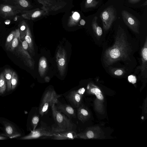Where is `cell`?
Masks as SVG:
<instances>
[{
    "label": "cell",
    "mask_w": 147,
    "mask_h": 147,
    "mask_svg": "<svg viewBox=\"0 0 147 147\" xmlns=\"http://www.w3.org/2000/svg\"><path fill=\"white\" fill-rule=\"evenodd\" d=\"M131 51L127 37L124 34L117 36L113 45L107 49L104 55L105 66H109L118 61L128 59Z\"/></svg>",
    "instance_id": "obj_1"
},
{
    "label": "cell",
    "mask_w": 147,
    "mask_h": 147,
    "mask_svg": "<svg viewBox=\"0 0 147 147\" xmlns=\"http://www.w3.org/2000/svg\"><path fill=\"white\" fill-rule=\"evenodd\" d=\"M61 95H58L52 89L46 91L44 93L39 107V112L42 116L47 114L50 107L53 104H57L59 101L58 98Z\"/></svg>",
    "instance_id": "obj_2"
},
{
    "label": "cell",
    "mask_w": 147,
    "mask_h": 147,
    "mask_svg": "<svg viewBox=\"0 0 147 147\" xmlns=\"http://www.w3.org/2000/svg\"><path fill=\"white\" fill-rule=\"evenodd\" d=\"M54 120L57 125V127L62 131L74 130L75 125L66 116L57 110L55 104L51 107Z\"/></svg>",
    "instance_id": "obj_3"
},
{
    "label": "cell",
    "mask_w": 147,
    "mask_h": 147,
    "mask_svg": "<svg viewBox=\"0 0 147 147\" xmlns=\"http://www.w3.org/2000/svg\"><path fill=\"white\" fill-rule=\"evenodd\" d=\"M62 131L56 127H51L46 125L40 126L32 131L29 134L21 138V140L36 139L43 136H53Z\"/></svg>",
    "instance_id": "obj_4"
},
{
    "label": "cell",
    "mask_w": 147,
    "mask_h": 147,
    "mask_svg": "<svg viewBox=\"0 0 147 147\" xmlns=\"http://www.w3.org/2000/svg\"><path fill=\"white\" fill-rule=\"evenodd\" d=\"M22 9L15 6L6 4L0 5V16L3 18L14 16L21 13Z\"/></svg>",
    "instance_id": "obj_5"
},
{
    "label": "cell",
    "mask_w": 147,
    "mask_h": 147,
    "mask_svg": "<svg viewBox=\"0 0 147 147\" xmlns=\"http://www.w3.org/2000/svg\"><path fill=\"white\" fill-rule=\"evenodd\" d=\"M56 61L61 75L64 74L66 65V54L64 49L59 47L56 55Z\"/></svg>",
    "instance_id": "obj_6"
},
{
    "label": "cell",
    "mask_w": 147,
    "mask_h": 147,
    "mask_svg": "<svg viewBox=\"0 0 147 147\" xmlns=\"http://www.w3.org/2000/svg\"><path fill=\"white\" fill-rule=\"evenodd\" d=\"M85 91V89L83 88L77 90H74L70 92L67 96L68 100L76 107H78L81 103L82 95Z\"/></svg>",
    "instance_id": "obj_7"
},
{
    "label": "cell",
    "mask_w": 147,
    "mask_h": 147,
    "mask_svg": "<svg viewBox=\"0 0 147 147\" xmlns=\"http://www.w3.org/2000/svg\"><path fill=\"white\" fill-rule=\"evenodd\" d=\"M15 49L17 55L22 60L26 65L32 67L34 65L32 59L28 52L23 48L22 45L19 44Z\"/></svg>",
    "instance_id": "obj_8"
},
{
    "label": "cell",
    "mask_w": 147,
    "mask_h": 147,
    "mask_svg": "<svg viewBox=\"0 0 147 147\" xmlns=\"http://www.w3.org/2000/svg\"><path fill=\"white\" fill-rule=\"evenodd\" d=\"M142 64L137 69H140L141 71V76L146 77L147 76V38L146 37L144 45L141 51Z\"/></svg>",
    "instance_id": "obj_9"
},
{
    "label": "cell",
    "mask_w": 147,
    "mask_h": 147,
    "mask_svg": "<svg viewBox=\"0 0 147 147\" xmlns=\"http://www.w3.org/2000/svg\"><path fill=\"white\" fill-rule=\"evenodd\" d=\"M42 5V8L47 13L49 11H55L61 8V5L59 3L61 2V0H37Z\"/></svg>",
    "instance_id": "obj_10"
},
{
    "label": "cell",
    "mask_w": 147,
    "mask_h": 147,
    "mask_svg": "<svg viewBox=\"0 0 147 147\" xmlns=\"http://www.w3.org/2000/svg\"><path fill=\"white\" fill-rule=\"evenodd\" d=\"M22 16L25 19L33 20L44 16L47 13L42 9H36L30 11L24 10L21 13Z\"/></svg>",
    "instance_id": "obj_11"
},
{
    "label": "cell",
    "mask_w": 147,
    "mask_h": 147,
    "mask_svg": "<svg viewBox=\"0 0 147 147\" xmlns=\"http://www.w3.org/2000/svg\"><path fill=\"white\" fill-rule=\"evenodd\" d=\"M57 106H55L57 110L63 113L69 118H76L75 110L70 105L61 103L59 104L57 103Z\"/></svg>",
    "instance_id": "obj_12"
},
{
    "label": "cell",
    "mask_w": 147,
    "mask_h": 147,
    "mask_svg": "<svg viewBox=\"0 0 147 147\" xmlns=\"http://www.w3.org/2000/svg\"><path fill=\"white\" fill-rule=\"evenodd\" d=\"M77 134L74 130H64L53 136V139L56 140L73 139L77 138Z\"/></svg>",
    "instance_id": "obj_13"
},
{
    "label": "cell",
    "mask_w": 147,
    "mask_h": 147,
    "mask_svg": "<svg viewBox=\"0 0 147 147\" xmlns=\"http://www.w3.org/2000/svg\"><path fill=\"white\" fill-rule=\"evenodd\" d=\"M4 126L5 133L10 138H16L20 136V134L17 131L11 124L6 123L4 124Z\"/></svg>",
    "instance_id": "obj_14"
},
{
    "label": "cell",
    "mask_w": 147,
    "mask_h": 147,
    "mask_svg": "<svg viewBox=\"0 0 147 147\" xmlns=\"http://www.w3.org/2000/svg\"><path fill=\"white\" fill-rule=\"evenodd\" d=\"M13 72L11 69H5L3 72L6 81L7 90L8 92L11 90V81Z\"/></svg>",
    "instance_id": "obj_15"
},
{
    "label": "cell",
    "mask_w": 147,
    "mask_h": 147,
    "mask_svg": "<svg viewBox=\"0 0 147 147\" xmlns=\"http://www.w3.org/2000/svg\"><path fill=\"white\" fill-rule=\"evenodd\" d=\"M47 63L46 59L44 57L40 59L39 63L38 71L40 75L43 76L47 69Z\"/></svg>",
    "instance_id": "obj_16"
},
{
    "label": "cell",
    "mask_w": 147,
    "mask_h": 147,
    "mask_svg": "<svg viewBox=\"0 0 147 147\" xmlns=\"http://www.w3.org/2000/svg\"><path fill=\"white\" fill-rule=\"evenodd\" d=\"M27 25L24 20H22L19 24L18 28L20 33V39L22 41L24 40L27 31Z\"/></svg>",
    "instance_id": "obj_17"
},
{
    "label": "cell",
    "mask_w": 147,
    "mask_h": 147,
    "mask_svg": "<svg viewBox=\"0 0 147 147\" xmlns=\"http://www.w3.org/2000/svg\"><path fill=\"white\" fill-rule=\"evenodd\" d=\"M24 40L28 44L29 51L30 52H32L34 50L33 41L31 31L28 25H27V32Z\"/></svg>",
    "instance_id": "obj_18"
},
{
    "label": "cell",
    "mask_w": 147,
    "mask_h": 147,
    "mask_svg": "<svg viewBox=\"0 0 147 147\" xmlns=\"http://www.w3.org/2000/svg\"><path fill=\"white\" fill-rule=\"evenodd\" d=\"M16 34L12 41L9 51H13L17 47L19 44V41L21 43L20 36V33L18 28L16 29Z\"/></svg>",
    "instance_id": "obj_19"
},
{
    "label": "cell",
    "mask_w": 147,
    "mask_h": 147,
    "mask_svg": "<svg viewBox=\"0 0 147 147\" xmlns=\"http://www.w3.org/2000/svg\"><path fill=\"white\" fill-rule=\"evenodd\" d=\"M16 30L12 31L7 36L5 43V48L6 50H10L12 41L15 36Z\"/></svg>",
    "instance_id": "obj_20"
},
{
    "label": "cell",
    "mask_w": 147,
    "mask_h": 147,
    "mask_svg": "<svg viewBox=\"0 0 147 147\" xmlns=\"http://www.w3.org/2000/svg\"><path fill=\"white\" fill-rule=\"evenodd\" d=\"M7 88L6 81L3 73L0 75V94H3Z\"/></svg>",
    "instance_id": "obj_21"
},
{
    "label": "cell",
    "mask_w": 147,
    "mask_h": 147,
    "mask_svg": "<svg viewBox=\"0 0 147 147\" xmlns=\"http://www.w3.org/2000/svg\"><path fill=\"white\" fill-rule=\"evenodd\" d=\"M109 71L112 74L117 76H121L123 75L125 73V69L123 68H111Z\"/></svg>",
    "instance_id": "obj_22"
},
{
    "label": "cell",
    "mask_w": 147,
    "mask_h": 147,
    "mask_svg": "<svg viewBox=\"0 0 147 147\" xmlns=\"http://www.w3.org/2000/svg\"><path fill=\"white\" fill-rule=\"evenodd\" d=\"M88 114V111L83 107H80L78 109L77 115L79 120H82Z\"/></svg>",
    "instance_id": "obj_23"
},
{
    "label": "cell",
    "mask_w": 147,
    "mask_h": 147,
    "mask_svg": "<svg viewBox=\"0 0 147 147\" xmlns=\"http://www.w3.org/2000/svg\"><path fill=\"white\" fill-rule=\"evenodd\" d=\"M14 3L16 6L22 9L23 8H26L29 6V4L28 2L26 0H15Z\"/></svg>",
    "instance_id": "obj_24"
},
{
    "label": "cell",
    "mask_w": 147,
    "mask_h": 147,
    "mask_svg": "<svg viewBox=\"0 0 147 147\" xmlns=\"http://www.w3.org/2000/svg\"><path fill=\"white\" fill-rule=\"evenodd\" d=\"M18 82V76L16 73L13 71L11 81V90H14L16 88Z\"/></svg>",
    "instance_id": "obj_25"
},
{
    "label": "cell",
    "mask_w": 147,
    "mask_h": 147,
    "mask_svg": "<svg viewBox=\"0 0 147 147\" xmlns=\"http://www.w3.org/2000/svg\"><path fill=\"white\" fill-rule=\"evenodd\" d=\"M39 120V117L38 115L35 114L32 117L31 120V124L33 128V130L36 129Z\"/></svg>",
    "instance_id": "obj_26"
},
{
    "label": "cell",
    "mask_w": 147,
    "mask_h": 147,
    "mask_svg": "<svg viewBox=\"0 0 147 147\" xmlns=\"http://www.w3.org/2000/svg\"><path fill=\"white\" fill-rule=\"evenodd\" d=\"M95 32L97 37H100L102 34V31L101 28L98 26L95 27Z\"/></svg>",
    "instance_id": "obj_27"
},
{
    "label": "cell",
    "mask_w": 147,
    "mask_h": 147,
    "mask_svg": "<svg viewBox=\"0 0 147 147\" xmlns=\"http://www.w3.org/2000/svg\"><path fill=\"white\" fill-rule=\"evenodd\" d=\"M128 81L133 84L136 83V77L133 75H131L128 76Z\"/></svg>",
    "instance_id": "obj_28"
},
{
    "label": "cell",
    "mask_w": 147,
    "mask_h": 147,
    "mask_svg": "<svg viewBox=\"0 0 147 147\" xmlns=\"http://www.w3.org/2000/svg\"><path fill=\"white\" fill-rule=\"evenodd\" d=\"M23 48L26 51L28 50L29 47L28 43L27 42L24 40L21 42Z\"/></svg>",
    "instance_id": "obj_29"
},
{
    "label": "cell",
    "mask_w": 147,
    "mask_h": 147,
    "mask_svg": "<svg viewBox=\"0 0 147 147\" xmlns=\"http://www.w3.org/2000/svg\"><path fill=\"white\" fill-rule=\"evenodd\" d=\"M86 136L88 138H91L94 137V134L92 131H88L86 133Z\"/></svg>",
    "instance_id": "obj_30"
},
{
    "label": "cell",
    "mask_w": 147,
    "mask_h": 147,
    "mask_svg": "<svg viewBox=\"0 0 147 147\" xmlns=\"http://www.w3.org/2000/svg\"><path fill=\"white\" fill-rule=\"evenodd\" d=\"M80 18V15L77 12H75L72 15V18L74 20H76V21L78 20Z\"/></svg>",
    "instance_id": "obj_31"
},
{
    "label": "cell",
    "mask_w": 147,
    "mask_h": 147,
    "mask_svg": "<svg viewBox=\"0 0 147 147\" xmlns=\"http://www.w3.org/2000/svg\"><path fill=\"white\" fill-rule=\"evenodd\" d=\"M90 91L92 93L94 94L97 92H101L100 90L97 88H92L91 89Z\"/></svg>",
    "instance_id": "obj_32"
},
{
    "label": "cell",
    "mask_w": 147,
    "mask_h": 147,
    "mask_svg": "<svg viewBox=\"0 0 147 147\" xmlns=\"http://www.w3.org/2000/svg\"><path fill=\"white\" fill-rule=\"evenodd\" d=\"M102 17L105 20L107 19L109 17L108 13L106 11L104 12L102 14Z\"/></svg>",
    "instance_id": "obj_33"
},
{
    "label": "cell",
    "mask_w": 147,
    "mask_h": 147,
    "mask_svg": "<svg viewBox=\"0 0 147 147\" xmlns=\"http://www.w3.org/2000/svg\"><path fill=\"white\" fill-rule=\"evenodd\" d=\"M97 98L98 99L102 100L103 99V97L100 92H97L95 94Z\"/></svg>",
    "instance_id": "obj_34"
},
{
    "label": "cell",
    "mask_w": 147,
    "mask_h": 147,
    "mask_svg": "<svg viewBox=\"0 0 147 147\" xmlns=\"http://www.w3.org/2000/svg\"><path fill=\"white\" fill-rule=\"evenodd\" d=\"M128 21L129 24L131 25H133L134 23V20L131 18H128Z\"/></svg>",
    "instance_id": "obj_35"
},
{
    "label": "cell",
    "mask_w": 147,
    "mask_h": 147,
    "mask_svg": "<svg viewBox=\"0 0 147 147\" xmlns=\"http://www.w3.org/2000/svg\"><path fill=\"white\" fill-rule=\"evenodd\" d=\"M80 25L84 26L85 24V22L84 20L82 19L80 22Z\"/></svg>",
    "instance_id": "obj_36"
},
{
    "label": "cell",
    "mask_w": 147,
    "mask_h": 147,
    "mask_svg": "<svg viewBox=\"0 0 147 147\" xmlns=\"http://www.w3.org/2000/svg\"><path fill=\"white\" fill-rule=\"evenodd\" d=\"M6 139V137L0 135V140H5Z\"/></svg>",
    "instance_id": "obj_37"
},
{
    "label": "cell",
    "mask_w": 147,
    "mask_h": 147,
    "mask_svg": "<svg viewBox=\"0 0 147 147\" xmlns=\"http://www.w3.org/2000/svg\"><path fill=\"white\" fill-rule=\"evenodd\" d=\"M92 0H87V2L88 3H90L91 2Z\"/></svg>",
    "instance_id": "obj_38"
},
{
    "label": "cell",
    "mask_w": 147,
    "mask_h": 147,
    "mask_svg": "<svg viewBox=\"0 0 147 147\" xmlns=\"http://www.w3.org/2000/svg\"><path fill=\"white\" fill-rule=\"evenodd\" d=\"M142 119H144V117H142Z\"/></svg>",
    "instance_id": "obj_39"
}]
</instances>
